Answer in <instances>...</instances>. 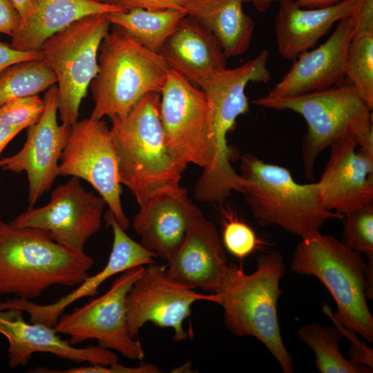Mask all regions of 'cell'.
<instances>
[{
  "label": "cell",
  "instance_id": "obj_38",
  "mask_svg": "<svg viewBox=\"0 0 373 373\" xmlns=\"http://www.w3.org/2000/svg\"><path fill=\"white\" fill-rule=\"evenodd\" d=\"M280 0H251L256 9L260 12L266 11L271 4ZM300 7L306 8H324L334 5L342 0H293Z\"/></svg>",
  "mask_w": 373,
  "mask_h": 373
},
{
  "label": "cell",
  "instance_id": "obj_40",
  "mask_svg": "<svg viewBox=\"0 0 373 373\" xmlns=\"http://www.w3.org/2000/svg\"><path fill=\"white\" fill-rule=\"evenodd\" d=\"M17 10L21 16V20L24 19L30 12L34 0H11Z\"/></svg>",
  "mask_w": 373,
  "mask_h": 373
},
{
  "label": "cell",
  "instance_id": "obj_16",
  "mask_svg": "<svg viewBox=\"0 0 373 373\" xmlns=\"http://www.w3.org/2000/svg\"><path fill=\"white\" fill-rule=\"evenodd\" d=\"M44 113L27 128L26 140L16 154L0 159V168L15 173L25 171L28 180V204L34 207L58 175L61 152L70 126L57 122V86L45 93Z\"/></svg>",
  "mask_w": 373,
  "mask_h": 373
},
{
  "label": "cell",
  "instance_id": "obj_6",
  "mask_svg": "<svg viewBox=\"0 0 373 373\" xmlns=\"http://www.w3.org/2000/svg\"><path fill=\"white\" fill-rule=\"evenodd\" d=\"M257 106L289 110L300 115L307 128L302 142L305 176L314 178L318 155L334 143L350 135L363 151L373 156L372 109L350 84L329 87L298 96L253 101Z\"/></svg>",
  "mask_w": 373,
  "mask_h": 373
},
{
  "label": "cell",
  "instance_id": "obj_5",
  "mask_svg": "<svg viewBox=\"0 0 373 373\" xmlns=\"http://www.w3.org/2000/svg\"><path fill=\"white\" fill-rule=\"evenodd\" d=\"M291 269L314 276L327 289L337 310H323L334 323L373 343V317L367 304L372 299L366 280V262L360 253L342 241L320 231L301 238L294 251Z\"/></svg>",
  "mask_w": 373,
  "mask_h": 373
},
{
  "label": "cell",
  "instance_id": "obj_23",
  "mask_svg": "<svg viewBox=\"0 0 373 373\" xmlns=\"http://www.w3.org/2000/svg\"><path fill=\"white\" fill-rule=\"evenodd\" d=\"M187 191L182 187L152 197L133 220L142 245L169 261L185 236L189 224Z\"/></svg>",
  "mask_w": 373,
  "mask_h": 373
},
{
  "label": "cell",
  "instance_id": "obj_31",
  "mask_svg": "<svg viewBox=\"0 0 373 373\" xmlns=\"http://www.w3.org/2000/svg\"><path fill=\"white\" fill-rule=\"evenodd\" d=\"M221 240L224 249L240 260L263 244L248 224L231 214L226 215Z\"/></svg>",
  "mask_w": 373,
  "mask_h": 373
},
{
  "label": "cell",
  "instance_id": "obj_32",
  "mask_svg": "<svg viewBox=\"0 0 373 373\" xmlns=\"http://www.w3.org/2000/svg\"><path fill=\"white\" fill-rule=\"evenodd\" d=\"M44 108L38 95L17 98L0 106V122L26 128L39 121Z\"/></svg>",
  "mask_w": 373,
  "mask_h": 373
},
{
  "label": "cell",
  "instance_id": "obj_37",
  "mask_svg": "<svg viewBox=\"0 0 373 373\" xmlns=\"http://www.w3.org/2000/svg\"><path fill=\"white\" fill-rule=\"evenodd\" d=\"M189 0H123L120 3L124 10L133 8L146 10H182V6Z\"/></svg>",
  "mask_w": 373,
  "mask_h": 373
},
{
  "label": "cell",
  "instance_id": "obj_4",
  "mask_svg": "<svg viewBox=\"0 0 373 373\" xmlns=\"http://www.w3.org/2000/svg\"><path fill=\"white\" fill-rule=\"evenodd\" d=\"M240 171V193L260 226L276 225L303 238L319 231L326 221L343 216L323 204L316 182L298 183L284 166L245 153Z\"/></svg>",
  "mask_w": 373,
  "mask_h": 373
},
{
  "label": "cell",
  "instance_id": "obj_22",
  "mask_svg": "<svg viewBox=\"0 0 373 373\" xmlns=\"http://www.w3.org/2000/svg\"><path fill=\"white\" fill-rule=\"evenodd\" d=\"M275 17V33L278 53L294 61L344 17H349L355 0L341 1L324 8H306L293 0H280Z\"/></svg>",
  "mask_w": 373,
  "mask_h": 373
},
{
  "label": "cell",
  "instance_id": "obj_27",
  "mask_svg": "<svg viewBox=\"0 0 373 373\" xmlns=\"http://www.w3.org/2000/svg\"><path fill=\"white\" fill-rule=\"evenodd\" d=\"M298 339L315 354V363L321 373H370L372 368L347 359L341 353L339 344L343 336L340 328L309 323L299 327Z\"/></svg>",
  "mask_w": 373,
  "mask_h": 373
},
{
  "label": "cell",
  "instance_id": "obj_1",
  "mask_svg": "<svg viewBox=\"0 0 373 373\" xmlns=\"http://www.w3.org/2000/svg\"><path fill=\"white\" fill-rule=\"evenodd\" d=\"M160 103V93H149L126 115L110 119L119 182L135 196L140 207L156 195L181 187L184 171L165 144Z\"/></svg>",
  "mask_w": 373,
  "mask_h": 373
},
{
  "label": "cell",
  "instance_id": "obj_28",
  "mask_svg": "<svg viewBox=\"0 0 373 373\" xmlns=\"http://www.w3.org/2000/svg\"><path fill=\"white\" fill-rule=\"evenodd\" d=\"M56 83L55 73L43 59L15 64L0 75V106L17 98L46 91Z\"/></svg>",
  "mask_w": 373,
  "mask_h": 373
},
{
  "label": "cell",
  "instance_id": "obj_21",
  "mask_svg": "<svg viewBox=\"0 0 373 373\" xmlns=\"http://www.w3.org/2000/svg\"><path fill=\"white\" fill-rule=\"evenodd\" d=\"M159 54L171 69L200 88L227 68V58L214 35L188 15L180 21Z\"/></svg>",
  "mask_w": 373,
  "mask_h": 373
},
{
  "label": "cell",
  "instance_id": "obj_29",
  "mask_svg": "<svg viewBox=\"0 0 373 373\" xmlns=\"http://www.w3.org/2000/svg\"><path fill=\"white\" fill-rule=\"evenodd\" d=\"M345 79L373 108V34L352 39L345 62Z\"/></svg>",
  "mask_w": 373,
  "mask_h": 373
},
{
  "label": "cell",
  "instance_id": "obj_17",
  "mask_svg": "<svg viewBox=\"0 0 373 373\" xmlns=\"http://www.w3.org/2000/svg\"><path fill=\"white\" fill-rule=\"evenodd\" d=\"M113 234L111 252L106 265L97 274L86 278L70 293L49 304H37L30 300L15 298L0 303L1 309H17L26 312L31 323L55 327L64 311L77 300L96 296L100 285L109 278L139 266L155 263L157 255L130 238L108 209L103 216Z\"/></svg>",
  "mask_w": 373,
  "mask_h": 373
},
{
  "label": "cell",
  "instance_id": "obj_20",
  "mask_svg": "<svg viewBox=\"0 0 373 373\" xmlns=\"http://www.w3.org/2000/svg\"><path fill=\"white\" fill-rule=\"evenodd\" d=\"M23 311L0 309V334L8 341L9 366L26 365L36 352H47L72 362L111 365L119 361L116 354L98 345L76 347L58 336L54 327L27 323Z\"/></svg>",
  "mask_w": 373,
  "mask_h": 373
},
{
  "label": "cell",
  "instance_id": "obj_24",
  "mask_svg": "<svg viewBox=\"0 0 373 373\" xmlns=\"http://www.w3.org/2000/svg\"><path fill=\"white\" fill-rule=\"evenodd\" d=\"M122 10L119 5L92 0H34L10 45L18 50L39 51L47 39L82 17Z\"/></svg>",
  "mask_w": 373,
  "mask_h": 373
},
{
  "label": "cell",
  "instance_id": "obj_36",
  "mask_svg": "<svg viewBox=\"0 0 373 373\" xmlns=\"http://www.w3.org/2000/svg\"><path fill=\"white\" fill-rule=\"evenodd\" d=\"M21 18L11 0H0V32L11 37L18 30Z\"/></svg>",
  "mask_w": 373,
  "mask_h": 373
},
{
  "label": "cell",
  "instance_id": "obj_3",
  "mask_svg": "<svg viewBox=\"0 0 373 373\" xmlns=\"http://www.w3.org/2000/svg\"><path fill=\"white\" fill-rule=\"evenodd\" d=\"M268 59V51L262 50L242 65L218 73L201 88L209 105L214 148L211 166L203 170L194 187L195 196L204 202H221L232 192L240 191L239 174L231 164L238 153L228 144L227 137L235 128L238 117L249 111L245 94L249 82L270 81Z\"/></svg>",
  "mask_w": 373,
  "mask_h": 373
},
{
  "label": "cell",
  "instance_id": "obj_34",
  "mask_svg": "<svg viewBox=\"0 0 373 373\" xmlns=\"http://www.w3.org/2000/svg\"><path fill=\"white\" fill-rule=\"evenodd\" d=\"M349 18L353 27L352 38L373 34V0H355Z\"/></svg>",
  "mask_w": 373,
  "mask_h": 373
},
{
  "label": "cell",
  "instance_id": "obj_10",
  "mask_svg": "<svg viewBox=\"0 0 373 373\" xmlns=\"http://www.w3.org/2000/svg\"><path fill=\"white\" fill-rule=\"evenodd\" d=\"M160 117L166 148L182 169L189 164L211 166L214 148L207 96L171 68L160 93Z\"/></svg>",
  "mask_w": 373,
  "mask_h": 373
},
{
  "label": "cell",
  "instance_id": "obj_19",
  "mask_svg": "<svg viewBox=\"0 0 373 373\" xmlns=\"http://www.w3.org/2000/svg\"><path fill=\"white\" fill-rule=\"evenodd\" d=\"M352 35L349 17L341 19L326 41L302 52L266 96H298L345 83V62Z\"/></svg>",
  "mask_w": 373,
  "mask_h": 373
},
{
  "label": "cell",
  "instance_id": "obj_33",
  "mask_svg": "<svg viewBox=\"0 0 373 373\" xmlns=\"http://www.w3.org/2000/svg\"><path fill=\"white\" fill-rule=\"evenodd\" d=\"M34 372H51V373H157L161 371L153 364H143L138 367H126L118 362L111 365L88 364L68 368L62 371L47 370L41 367L34 370Z\"/></svg>",
  "mask_w": 373,
  "mask_h": 373
},
{
  "label": "cell",
  "instance_id": "obj_13",
  "mask_svg": "<svg viewBox=\"0 0 373 373\" xmlns=\"http://www.w3.org/2000/svg\"><path fill=\"white\" fill-rule=\"evenodd\" d=\"M200 300L220 304V294H201L171 279L166 265L151 263L133 283L126 296L127 323L130 335L136 338L140 329L148 322L160 327H171L173 340L188 338L184 321L191 306Z\"/></svg>",
  "mask_w": 373,
  "mask_h": 373
},
{
  "label": "cell",
  "instance_id": "obj_8",
  "mask_svg": "<svg viewBox=\"0 0 373 373\" xmlns=\"http://www.w3.org/2000/svg\"><path fill=\"white\" fill-rule=\"evenodd\" d=\"M97 61L89 87L94 102L90 117L97 119L124 116L144 95L160 94L170 70L159 53L114 25L99 46Z\"/></svg>",
  "mask_w": 373,
  "mask_h": 373
},
{
  "label": "cell",
  "instance_id": "obj_39",
  "mask_svg": "<svg viewBox=\"0 0 373 373\" xmlns=\"http://www.w3.org/2000/svg\"><path fill=\"white\" fill-rule=\"evenodd\" d=\"M24 128L0 122V154L6 145Z\"/></svg>",
  "mask_w": 373,
  "mask_h": 373
},
{
  "label": "cell",
  "instance_id": "obj_7",
  "mask_svg": "<svg viewBox=\"0 0 373 373\" xmlns=\"http://www.w3.org/2000/svg\"><path fill=\"white\" fill-rule=\"evenodd\" d=\"M256 264L249 274L242 267L232 265L229 279L220 293L224 325L236 336L257 338L285 373H293V359L282 340L277 313L282 294L279 283L285 271L283 255L276 250L261 254Z\"/></svg>",
  "mask_w": 373,
  "mask_h": 373
},
{
  "label": "cell",
  "instance_id": "obj_25",
  "mask_svg": "<svg viewBox=\"0 0 373 373\" xmlns=\"http://www.w3.org/2000/svg\"><path fill=\"white\" fill-rule=\"evenodd\" d=\"M247 1L251 0H189L182 10L214 35L228 59L250 46L255 24L243 10Z\"/></svg>",
  "mask_w": 373,
  "mask_h": 373
},
{
  "label": "cell",
  "instance_id": "obj_2",
  "mask_svg": "<svg viewBox=\"0 0 373 373\" xmlns=\"http://www.w3.org/2000/svg\"><path fill=\"white\" fill-rule=\"evenodd\" d=\"M93 258L71 251L40 229L0 218V294L32 299L54 285L73 287L88 276Z\"/></svg>",
  "mask_w": 373,
  "mask_h": 373
},
{
  "label": "cell",
  "instance_id": "obj_11",
  "mask_svg": "<svg viewBox=\"0 0 373 373\" xmlns=\"http://www.w3.org/2000/svg\"><path fill=\"white\" fill-rule=\"evenodd\" d=\"M58 175L77 177L88 182L104 199L121 227L128 229L130 222L122 206L117 151L104 120L90 116L70 126Z\"/></svg>",
  "mask_w": 373,
  "mask_h": 373
},
{
  "label": "cell",
  "instance_id": "obj_18",
  "mask_svg": "<svg viewBox=\"0 0 373 373\" xmlns=\"http://www.w3.org/2000/svg\"><path fill=\"white\" fill-rule=\"evenodd\" d=\"M329 149L328 161L316 182L323 204L343 216L373 203V157L359 148L353 135Z\"/></svg>",
  "mask_w": 373,
  "mask_h": 373
},
{
  "label": "cell",
  "instance_id": "obj_41",
  "mask_svg": "<svg viewBox=\"0 0 373 373\" xmlns=\"http://www.w3.org/2000/svg\"><path fill=\"white\" fill-rule=\"evenodd\" d=\"M97 2L102 3H106V4H116L119 5V3L123 0H92Z\"/></svg>",
  "mask_w": 373,
  "mask_h": 373
},
{
  "label": "cell",
  "instance_id": "obj_35",
  "mask_svg": "<svg viewBox=\"0 0 373 373\" xmlns=\"http://www.w3.org/2000/svg\"><path fill=\"white\" fill-rule=\"evenodd\" d=\"M43 59L39 51H21L13 48L10 44L0 41V75L9 66L25 61Z\"/></svg>",
  "mask_w": 373,
  "mask_h": 373
},
{
  "label": "cell",
  "instance_id": "obj_15",
  "mask_svg": "<svg viewBox=\"0 0 373 373\" xmlns=\"http://www.w3.org/2000/svg\"><path fill=\"white\" fill-rule=\"evenodd\" d=\"M188 228L180 246L167 261L166 273L177 283L207 294H220L227 283L232 265L216 227L190 199Z\"/></svg>",
  "mask_w": 373,
  "mask_h": 373
},
{
  "label": "cell",
  "instance_id": "obj_9",
  "mask_svg": "<svg viewBox=\"0 0 373 373\" xmlns=\"http://www.w3.org/2000/svg\"><path fill=\"white\" fill-rule=\"evenodd\" d=\"M107 14L86 16L47 39L40 51L57 78V97L62 123L71 126L98 71L99 46L108 32Z\"/></svg>",
  "mask_w": 373,
  "mask_h": 373
},
{
  "label": "cell",
  "instance_id": "obj_14",
  "mask_svg": "<svg viewBox=\"0 0 373 373\" xmlns=\"http://www.w3.org/2000/svg\"><path fill=\"white\" fill-rule=\"evenodd\" d=\"M106 204L99 195L86 191L79 178L71 177L52 190L48 204L29 207L10 224L43 229L61 246L82 253L86 242L101 227Z\"/></svg>",
  "mask_w": 373,
  "mask_h": 373
},
{
  "label": "cell",
  "instance_id": "obj_30",
  "mask_svg": "<svg viewBox=\"0 0 373 373\" xmlns=\"http://www.w3.org/2000/svg\"><path fill=\"white\" fill-rule=\"evenodd\" d=\"M341 220L342 242L350 249L373 258V203L343 215Z\"/></svg>",
  "mask_w": 373,
  "mask_h": 373
},
{
  "label": "cell",
  "instance_id": "obj_12",
  "mask_svg": "<svg viewBox=\"0 0 373 373\" xmlns=\"http://www.w3.org/2000/svg\"><path fill=\"white\" fill-rule=\"evenodd\" d=\"M144 269L139 266L124 271L105 294L70 313H62L54 327L56 332L69 336L73 345L95 339L102 348L115 350L131 360H143L142 344L128 331L126 296Z\"/></svg>",
  "mask_w": 373,
  "mask_h": 373
},
{
  "label": "cell",
  "instance_id": "obj_26",
  "mask_svg": "<svg viewBox=\"0 0 373 373\" xmlns=\"http://www.w3.org/2000/svg\"><path fill=\"white\" fill-rule=\"evenodd\" d=\"M187 14L183 10H152L133 8L107 14L111 23L124 30L146 49L159 53Z\"/></svg>",
  "mask_w": 373,
  "mask_h": 373
}]
</instances>
